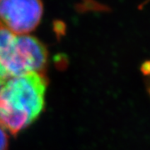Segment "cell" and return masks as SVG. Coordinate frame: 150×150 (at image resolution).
I'll use <instances>...</instances> for the list:
<instances>
[{"mask_svg": "<svg viewBox=\"0 0 150 150\" xmlns=\"http://www.w3.org/2000/svg\"><path fill=\"white\" fill-rule=\"evenodd\" d=\"M48 80L45 74L29 73L0 83V126L18 134L43 110Z\"/></svg>", "mask_w": 150, "mask_h": 150, "instance_id": "6da1fadb", "label": "cell"}, {"mask_svg": "<svg viewBox=\"0 0 150 150\" xmlns=\"http://www.w3.org/2000/svg\"><path fill=\"white\" fill-rule=\"evenodd\" d=\"M47 61V48L38 38L0 28V83L29 73L44 74Z\"/></svg>", "mask_w": 150, "mask_h": 150, "instance_id": "7a4b0ae2", "label": "cell"}, {"mask_svg": "<svg viewBox=\"0 0 150 150\" xmlns=\"http://www.w3.org/2000/svg\"><path fill=\"white\" fill-rule=\"evenodd\" d=\"M43 14L40 0H0V28L15 35H27Z\"/></svg>", "mask_w": 150, "mask_h": 150, "instance_id": "3957f363", "label": "cell"}, {"mask_svg": "<svg viewBox=\"0 0 150 150\" xmlns=\"http://www.w3.org/2000/svg\"><path fill=\"white\" fill-rule=\"evenodd\" d=\"M8 137L7 131L0 126V150H8Z\"/></svg>", "mask_w": 150, "mask_h": 150, "instance_id": "277c9868", "label": "cell"}, {"mask_svg": "<svg viewBox=\"0 0 150 150\" xmlns=\"http://www.w3.org/2000/svg\"><path fill=\"white\" fill-rule=\"evenodd\" d=\"M140 70L145 76H150V60H147L141 65Z\"/></svg>", "mask_w": 150, "mask_h": 150, "instance_id": "5b68a950", "label": "cell"}, {"mask_svg": "<svg viewBox=\"0 0 150 150\" xmlns=\"http://www.w3.org/2000/svg\"><path fill=\"white\" fill-rule=\"evenodd\" d=\"M149 95H150V86H149Z\"/></svg>", "mask_w": 150, "mask_h": 150, "instance_id": "8992f818", "label": "cell"}]
</instances>
